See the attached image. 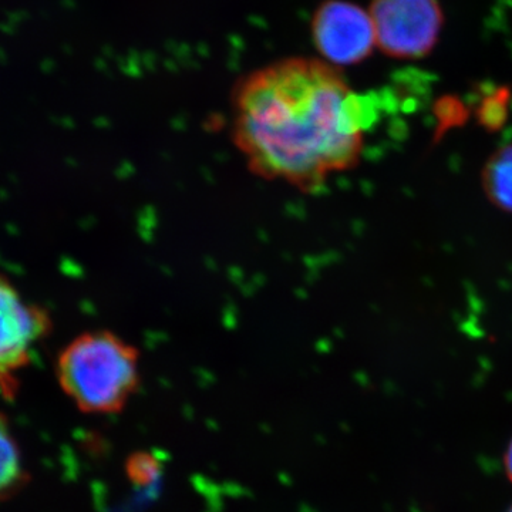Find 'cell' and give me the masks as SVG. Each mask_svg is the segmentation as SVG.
Instances as JSON below:
<instances>
[{
	"mask_svg": "<svg viewBox=\"0 0 512 512\" xmlns=\"http://www.w3.org/2000/svg\"><path fill=\"white\" fill-rule=\"evenodd\" d=\"M369 103L322 59L285 57L252 70L231 94V138L248 170L302 192L359 163Z\"/></svg>",
	"mask_w": 512,
	"mask_h": 512,
	"instance_id": "6da1fadb",
	"label": "cell"
},
{
	"mask_svg": "<svg viewBox=\"0 0 512 512\" xmlns=\"http://www.w3.org/2000/svg\"><path fill=\"white\" fill-rule=\"evenodd\" d=\"M57 379L82 412L120 413L141 386L140 352L110 330L84 332L60 353Z\"/></svg>",
	"mask_w": 512,
	"mask_h": 512,
	"instance_id": "7a4b0ae2",
	"label": "cell"
},
{
	"mask_svg": "<svg viewBox=\"0 0 512 512\" xmlns=\"http://www.w3.org/2000/svg\"><path fill=\"white\" fill-rule=\"evenodd\" d=\"M367 10L383 55L419 60L439 43L444 28L439 0H372Z\"/></svg>",
	"mask_w": 512,
	"mask_h": 512,
	"instance_id": "3957f363",
	"label": "cell"
},
{
	"mask_svg": "<svg viewBox=\"0 0 512 512\" xmlns=\"http://www.w3.org/2000/svg\"><path fill=\"white\" fill-rule=\"evenodd\" d=\"M311 33L319 59L342 69L365 62L376 49L369 10L349 0H325L312 16Z\"/></svg>",
	"mask_w": 512,
	"mask_h": 512,
	"instance_id": "277c9868",
	"label": "cell"
},
{
	"mask_svg": "<svg viewBox=\"0 0 512 512\" xmlns=\"http://www.w3.org/2000/svg\"><path fill=\"white\" fill-rule=\"evenodd\" d=\"M49 330L47 313L23 301L0 275V379L26 365L36 342L45 338Z\"/></svg>",
	"mask_w": 512,
	"mask_h": 512,
	"instance_id": "5b68a950",
	"label": "cell"
},
{
	"mask_svg": "<svg viewBox=\"0 0 512 512\" xmlns=\"http://www.w3.org/2000/svg\"><path fill=\"white\" fill-rule=\"evenodd\" d=\"M481 181L491 204L512 214V144L495 151L485 164Z\"/></svg>",
	"mask_w": 512,
	"mask_h": 512,
	"instance_id": "8992f818",
	"label": "cell"
},
{
	"mask_svg": "<svg viewBox=\"0 0 512 512\" xmlns=\"http://www.w3.org/2000/svg\"><path fill=\"white\" fill-rule=\"evenodd\" d=\"M22 476L18 448L8 427L0 420V493L9 490Z\"/></svg>",
	"mask_w": 512,
	"mask_h": 512,
	"instance_id": "52a82bcc",
	"label": "cell"
},
{
	"mask_svg": "<svg viewBox=\"0 0 512 512\" xmlns=\"http://www.w3.org/2000/svg\"><path fill=\"white\" fill-rule=\"evenodd\" d=\"M127 471L134 483L148 485L156 480L160 464L156 458L148 456V454H136L128 460Z\"/></svg>",
	"mask_w": 512,
	"mask_h": 512,
	"instance_id": "ba28073f",
	"label": "cell"
},
{
	"mask_svg": "<svg viewBox=\"0 0 512 512\" xmlns=\"http://www.w3.org/2000/svg\"><path fill=\"white\" fill-rule=\"evenodd\" d=\"M504 466L505 471H507V476L510 478L512 483V441L510 447H508L507 453H505Z\"/></svg>",
	"mask_w": 512,
	"mask_h": 512,
	"instance_id": "9c48e42d",
	"label": "cell"
},
{
	"mask_svg": "<svg viewBox=\"0 0 512 512\" xmlns=\"http://www.w3.org/2000/svg\"><path fill=\"white\" fill-rule=\"evenodd\" d=\"M508 512H512V507H511V510H510V511H508Z\"/></svg>",
	"mask_w": 512,
	"mask_h": 512,
	"instance_id": "30bf717a",
	"label": "cell"
}]
</instances>
